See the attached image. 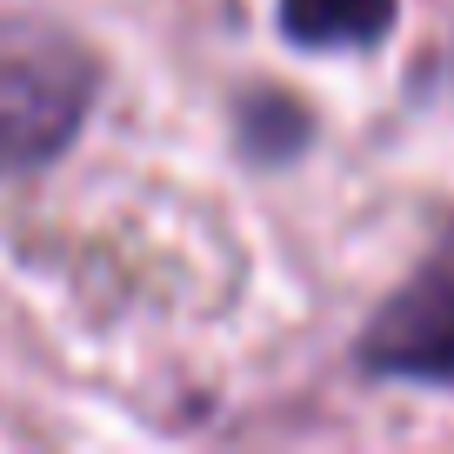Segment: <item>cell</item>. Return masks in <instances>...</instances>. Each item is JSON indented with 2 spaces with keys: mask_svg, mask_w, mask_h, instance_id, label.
<instances>
[{
  "mask_svg": "<svg viewBox=\"0 0 454 454\" xmlns=\"http://www.w3.org/2000/svg\"><path fill=\"white\" fill-rule=\"evenodd\" d=\"M87 100H94V60L67 41H14L0 47V174H27L74 141Z\"/></svg>",
  "mask_w": 454,
  "mask_h": 454,
  "instance_id": "6da1fadb",
  "label": "cell"
},
{
  "mask_svg": "<svg viewBox=\"0 0 454 454\" xmlns=\"http://www.w3.org/2000/svg\"><path fill=\"white\" fill-rule=\"evenodd\" d=\"M361 368L395 381H441L454 387V227L434 241V254L408 274L401 294L361 334Z\"/></svg>",
  "mask_w": 454,
  "mask_h": 454,
  "instance_id": "7a4b0ae2",
  "label": "cell"
},
{
  "mask_svg": "<svg viewBox=\"0 0 454 454\" xmlns=\"http://www.w3.org/2000/svg\"><path fill=\"white\" fill-rule=\"evenodd\" d=\"M401 0H274L281 34L301 47H368L395 27Z\"/></svg>",
  "mask_w": 454,
  "mask_h": 454,
  "instance_id": "3957f363",
  "label": "cell"
}]
</instances>
